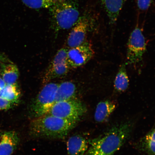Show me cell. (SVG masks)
I'll return each instance as SVG.
<instances>
[{
  "instance_id": "6da1fadb",
  "label": "cell",
  "mask_w": 155,
  "mask_h": 155,
  "mask_svg": "<svg viewBox=\"0 0 155 155\" xmlns=\"http://www.w3.org/2000/svg\"><path fill=\"white\" fill-rule=\"evenodd\" d=\"M133 127V122L129 121L113 126L90 141V146L84 155H113L127 142Z\"/></svg>"
},
{
  "instance_id": "7a4b0ae2",
  "label": "cell",
  "mask_w": 155,
  "mask_h": 155,
  "mask_svg": "<svg viewBox=\"0 0 155 155\" xmlns=\"http://www.w3.org/2000/svg\"><path fill=\"white\" fill-rule=\"evenodd\" d=\"M78 122L46 114L34 118L30 123V133L35 137L63 138L76 126Z\"/></svg>"
},
{
  "instance_id": "3957f363",
  "label": "cell",
  "mask_w": 155,
  "mask_h": 155,
  "mask_svg": "<svg viewBox=\"0 0 155 155\" xmlns=\"http://www.w3.org/2000/svg\"><path fill=\"white\" fill-rule=\"evenodd\" d=\"M48 9L52 28L56 32L71 28L80 17L77 5L72 0H57Z\"/></svg>"
},
{
  "instance_id": "277c9868",
  "label": "cell",
  "mask_w": 155,
  "mask_h": 155,
  "mask_svg": "<svg viewBox=\"0 0 155 155\" xmlns=\"http://www.w3.org/2000/svg\"><path fill=\"white\" fill-rule=\"evenodd\" d=\"M92 8L86 9L73 27L67 40L69 48L81 45L86 41L89 30L96 24L97 17Z\"/></svg>"
},
{
  "instance_id": "5b68a950",
  "label": "cell",
  "mask_w": 155,
  "mask_h": 155,
  "mask_svg": "<svg viewBox=\"0 0 155 155\" xmlns=\"http://www.w3.org/2000/svg\"><path fill=\"white\" fill-rule=\"evenodd\" d=\"M59 84L49 83L39 93L30 106L31 115L34 118L48 114L55 103L56 92Z\"/></svg>"
},
{
  "instance_id": "8992f818",
  "label": "cell",
  "mask_w": 155,
  "mask_h": 155,
  "mask_svg": "<svg viewBox=\"0 0 155 155\" xmlns=\"http://www.w3.org/2000/svg\"><path fill=\"white\" fill-rule=\"evenodd\" d=\"M87 111L84 104L75 98L55 102L48 114L62 119L78 121Z\"/></svg>"
},
{
  "instance_id": "52a82bcc",
  "label": "cell",
  "mask_w": 155,
  "mask_h": 155,
  "mask_svg": "<svg viewBox=\"0 0 155 155\" xmlns=\"http://www.w3.org/2000/svg\"><path fill=\"white\" fill-rule=\"evenodd\" d=\"M127 46V63L137 67L142 61L147 47L146 40L138 24L131 32Z\"/></svg>"
},
{
  "instance_id": "ba28073f",
  "label": "cell",
  "mask_w": 155,
  "mask_h": 155,
  "mask_svg": "<svg viewBox=\"0 0 155 155\" xmlns=\"http://www.w3.org/2000/svg\"><path fill=\"white\" fill-rule=\"evenodd\" d=\"M94 54L91 44L86 41L80 45L68 50V65L69 68H72L82 66L90 61Z\"/></svg>"
},
{
  "instance_id": "9c48e42d",
  "label": "cell",
  "mask_w": 155,
  "mask_h": 155,
  "mask_svg": "<svg viewBox=\"0 0 155 155\" xmlns=\"http://www.w3.org/2000/svg\"><path fill=\"white\" fill-rule=\"evenodd\" d=\"M67 51L64 48H61L56 54L45 75L44 83L65 76L67 74L70 68L67 61Z\"/></svg>"
},
{
  "instance_id": "30bf717a",
  "label": "cell",
  "mask_w": 155,
  "mask_h": 155,
  "mask_svg": "<svg viewBox=\"0 0 155 155\" xmlns=\"http://www.w3.org/2000/svg\"><path fill=\"white\" fill-rule=\"evenodd\" d=\"M19 142L17 134L14 131L5 132L2 135L0 141V155H12Z\"/></svg>"
},
{
  "instance_id": "8fae6325",
  "label": "cell",
  "mask_w": 155,
  "mask_h": 155,
  "mask_svg": "<svg viewBox=\"0 0 155 155\" xmlns=\"http://www.w3.org/2000/svg\"><path fill=\"white\" fill-rule=\"evenodd\" d=\"M136 149L147 155H155V124L148 133L134 144Z\"/></svg>"
},
{
  "instance_id": "7c38bea8",
  "label": "cell",
  "mask_w": 155,
  "mask_h": 155,
  "mask_svg": "<svg viewBox=\"0 0 155 155\" xmlns=\"http://www.w3.org/2000/svg\"><path fill=\"white\" fill-rule=\"evenodd\" d=\"M126 1V0H101L102 5L111 26H114L116 24Z\"/></svg>"
},
{
  "instance_id": "4fadbf2b",
  "label": "cell",
  "mask_w": 155,
  "mask_h": 155,
  "mask_svg": "<svg viewBox=\"0 0 155 155\" xmlns=\"http://www.w3.org/2000/svg\"><path fill=\"white\" fill-rule=\"evenodd\" d=\"M86 139L79 135L70 137L67 143L68 155H84L88 148V143Z\"/></svg>"
},
{
  "instance_id": "5bb4252c",
  "label": "cell",
  "mask_w": 155,
  "mask_h": 155,
  "mask_svg": "<svg viewBox=\"0 0 155 155\" xmlns=\"http://www.w3.org/2000/svg\"><path fill=\"white\" fill-rule=\"evenodd\" d=\"M116 107L115 103L110 100H106L99 103L94 115L96 121L98 123L106 121L115 111Z\"/></svg>"
},
{
  "instance_id": "9a60e30c",
  "label": "cell",
  "mask_w": 155,
  "mask_h": 155,
  "mask_svg": "<svg viewBox=\"0 0 155 155\" xmlns=\"http://www.w3.org/2000/svg\"><path fill=\"white\" fill-rule=\"evenodd\" d=\"M76 86L72 82L66 81L59 84L56 94L55 102L76 98Z\"/></svg>"
},
{
  "instance_id": "2e32d148",
  "label": "cell",
  "mask_w": 155,
  "mask_h": 155,
  "mask_svg": "<svg viewBox=\"0 0 155 155\" xmlns=\"http://www.w3.org/2000/svg\"><path fill=\"white\" fill-rule=\"evenodd\" d=\"M123 63L120 66L116 74L114 82L115 90L119 92H123L127 90L129 84V80L128 76L126 65Z\"/></svg>"
},
{
  "instance_id": "e0dca14e",
  "label": "cell",
  "mask_w": 155,
  "mask_h": 155,
  "mask_svg": "<svg viewBox=\"0 0 155 155\" xmlns=\"http://www.w3.org/2000/svg\"><path fill=\"white\" fill-rule=\"evenodd\" d=\"M18 67L14 64H9L3 68L2 73V78L6 84H17L19 76Z\"/></svg>"
},
{
  "instance_id": "ac0fdd59",
  "label": "cell",
  "mask_w": 155,
  "mask_h": 155,
  "mask_svg": "<svg viewBox=\"0 0 155 155\" xmlns=\"http://www.w3.org/2000/svg\"><path fill=\"white\" fill-rule=\"evenodd\" d=\"M21 92L17 84H6L3 89L0 90V97L15 103L20 98Z\"/></svg>"
},
{
  "instance_id": "d6986e66",
  "label": "cell",
  "mask_w": 155,
  "mask_h": 155,
  "mask_svg": "<svg viewBox=\"0 0 155 155\" xmlns=\"http://www.w3.org/2000/svg\"><path fill=\"white\" fill-rule=\"evenodd\" d=\"M27 7L30 8L48 9L57 0H20Z\"/></svg>"
},
{
  "instance_id": "ffe728a7",
  "label": "cell",
  "mask_w": 155,
  "mask_h": 155,
  "mask_svg": "<svg viewBox=\"0 0 155 155\" xmlns=\"http://www.w3.org/2000/svg\"><path fill=\"white\" fill-rule=\"evenodd\" d=\"M153 0H136L138 11L141 12L148 10L152 5Z\"/></svg>"
},
{
  "instance_id": "44dd1931",
  "label": "cell",
  "mask_w": 155,
  "mask_h": 155,
  "mask_svg": "<svg viewBox=\"0 0 155 155\" xmlns=\"http://www.w3.org/2000/svg\"><path fill=\"white\" fill-rule=\"evenodd\" d=\"M13 104V103L0 97V111L9 109Z\"/></svg>"
},
{
  "instance_id": "7402d4cb",
  "label": "cell",
  "mask_w": 155,
  "mask_h": 155,
  "mask_svg": "<svg viewBox=\"0 0 155 155\" xmlns=\"http://www.w3.org/2000/svg\"><path fill=\"white\" fill-rule=\"evenodd\" d=\"M5 83L2 78L0 77V90L3 89L6 86Z\"/></svg>"
},
{
  "instance_id": "603a6c76",
  "label": "cell",
  "mask_w": 155,
  "mask_h": 155,
  "mask_svg": "<svg viewBox=\"0 0 155 155\" xmlns=\"http://www.w3.org/2000/svg\"><path fill=\"white\" fill-rule=\"evenodd\" d=\"M3 58H4L3 57H2V55H1V54H0V59H2Z\"/></svg>"
}]
</instances>
